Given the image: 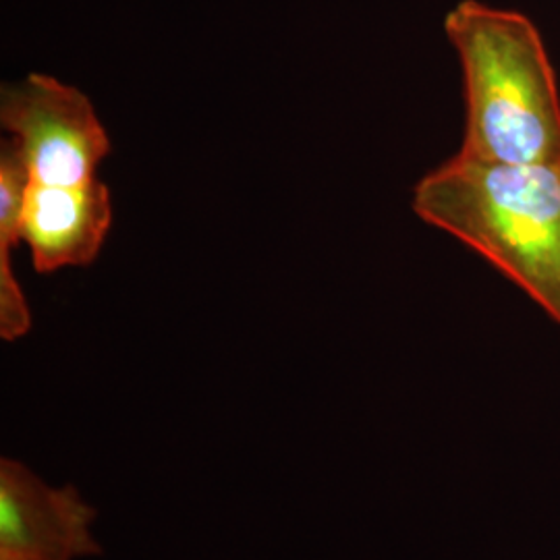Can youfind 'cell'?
Listing matches in <instances>:
<instances>
[{"mask_svg": "<svg viewBox=\"0 0 560 560\" xmlns=\"http://www.w3.org/2000/svg\"><path fill=\"white\" fill-rule=\"evenodd\" d=\"M411 208L478 252L560 324V162L504 164L457 152L421 177Z\"/></svg>", "mask_w": 560, "mask_h": 560, "instance_id": "obj_1", "label": "cell"}, {"mask_svg": "<svg viewBox=\"0 0 560 560\" xmlns=\"http://www.w3.org/2000/svg\"><path fill=\"white\" fill-rule=\"evenodd\" d=\"M465 85L460 154L504 164H559L560 94L536 23L463 0L444 20Z\"/></svg>", "mask_w": 560, "mask_h": 560, "instance_id": "obj_2", "label": "cell"}, {"mask_svg": "<svg viewBox=\"0 0 560 560\" xmlns=\"http://www.w3.org/2000/svg\"><path fill=\"white\" fill-rule=\"evenodd\" d=\"M0 125L32 183L81 185L98 179V166L113 150L92 101L78 88L42 73L2 88Z\"/></svg>", "mask_w": 560, "mask_h": 560, "instance_id": "obj_3", "label": "cell"}, {"mask_svg": "<svg viewBox=\"0 0 560 560\" xmlns=\"http://www.w3.org/2000/svg\"><path fill=\"white\" fill-rule=\"evenodd\" d=\"M96 515L75 486L52 488L20 460L0 459V560L98 557Z\"/></svg>", "mask_w": 560, "mask_h": 560, "instance_id": "obj_4", "label": "cell"}, {"mask_svg": "<svg viewBox=\"0 0 560 560\" xmlns=\"http://www.w3.org/2000/svg\"><path fill=\"white\" fill-rule=\"evenodd\" d=\"M113 224L110 189L101 179L81 185L27 183L21 243L40 275L90 266Z\"/></svg>", "mask_w": 560, "mask_h": 560, "instance_id": "obj_5", "label": "cell"}, {"mask_svg": "<svg viewBox=\"0 0 560 560\" xmlns=\"http://www.w3.org/2000/svg\"><path fill=\"white\" fill-rule=\"evenodd\" d=\"M27 171L13 141L0 148V337L21 339L32 328L30 305L13 270V247L21 243L20 221L27 189Z\"/></svg>", "mask_w": 560, "mask_h": 560, "instance_id": "obj_6", "label": "cell"}]
</instances>
